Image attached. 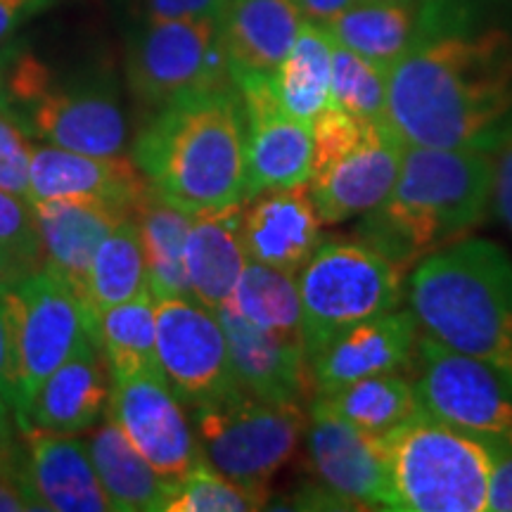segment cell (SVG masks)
<instances>
[{
	"mask_svg": "<svg viewBox=\"0 0 512 512\" xmlns=\"http://www.w3.org/2000/svg\"><path fill=\"white\" fill-rule=\"evenodd\" d=\"M5 302L17 380L15 415L19 420L38 384L93 337V320L72 287L46 268L27 273L17 285L5 290Z\"/></svg>",
	"mask_w": 512,
	"mask_h": 512,
	"instance_id": "10",
	"label": "cell"
},
{
	"mask_svg": "<svg viewBox=\"0 0 512 512\" xmlns=\"http://www.w3.org/2000/svg\"><path fill=\"white\" fill-rule=\"evenodd\" d=\"M27 453L22 472L43 512H107L110 498L102 489L88 456L86 441L76 434L24 430Z\"/></svg>",
	"mask_w": 512,
	"mask_h": 512,
	"instance_id": "23",
	"label": "cell"
},
{
	"mask_svg": "<svg viewBox=\"0 0 512 512\" xmlns=\"http://www.w3.org/2000/svg\"><path fill=\"white\" fill-rule=\"evenodd\" d=\"M86 446L112 510L164 512L171 482L157 475L155 467L140 456L117 422L105 415L102 425L88 437Z\"/></svg>",
	"mask_w": 512,
	"mask_h": 512,
	"instance_id": "27",
	"label": "cell"
},
{
	"mask_svg": "<svg viewBox=\"0 0 512 512\" xmlns=\"http://www.w3.org/2000/svg\"><path fill=\"white\" fill-rule=\"evenodd\" d=\"M226 0H140L145 19H219Z\"/></svg>",
	"mask_w": 512,
	"mask_h": 512,
	"instance_id": "40",
	"label": "cell"
},
{
	"mask_svg": "<svg viewBox=\"0 0 512 512\" xmlns=\"http://www.w3.org/2000/svg\"><path fill=\"white\" fill-rule=\"evenodd\" d=\"M143 292H150L143 245L136 221L126 219L100 242L98 252L93 254L81 302L93 320L100 311Z\"/></svg>",
	"mask_w": 512,
	"mask_h": 512,
	"instance_id": "32",
	"label": "cell"
},
{
	"mask_svg": "<svg viewBox=\"0 0 512 512\" xmlns=\"http://www.w3.org/2000/svg\"><path fill=\"white\" fill-rule=\"evenodd\" d=\"M242 240V202L192 214L185 240V275L190 297L219 311L247 266Z\"/></svg>",
	"mask_w": 512,
	"mask_h": 512,
	"instance_id": "25",
	"label": "cell"
},
{
	"mask_svg": "<svg viewBox=\"0 0 512 512\" xmlns=\"http://www.w3.org/2000/svg\"><path fill=\"white\" fill-rule=\"evenodd\" d=\"M427 27L430 3L425 0H356L325 29L339 46L366 57L387 74Z\"/></svg>",
	"mask_w": 512,
	"mask_h": 512,
	"instance_id": "26",
	"label": "cell"
},
{
	"mask_svg": "<svg viewBox=\"0 0 512 512\" xmlns=\"http://www.w3.org/2000/svg\"><path fill=\"white\" fill-rule=\"evenodd\" d=\"M245 117V200L266 190L309 183L313 171L311 121L280 105L273 74L235 79Z\"/></svg>",
	"mask_w": 512,
	"mask_h": 512,
	"instance_id": "13",
	"label": "cell"
},
{
	"mask_svg": "<svg viewBox=\"0 0 512 512\" xmlns=\"http://www.w3.org/2000/svg\"><path fill=\"white\" fill-rule=\"evenodd\" d=\"M394 512H484L494 451L427 413L380 437Z\"/></svg>",
	"mask_w": 512,
	"mask_h": 512,
	"instance_id": "5",
	"label": "cell"
},
{
	"mask_svg": "<svg viewBox=\"0 0 512 512\" xmlns=\"http://www.w3.org/2000/svg\"><path fill=\"white\" fill-rule=\"evenodd\" d=\"M247 259L297 275L323 242L309 183L266 190L242 202Z\"/></svg>",
	"mask_w": 512,
	"mask_h": 512,
	"instance_id": "20",
	"label": "cell"
},
{
	"mask_svg": "<svg viewBox=\"0 0 512 512\" xmlns=\"http://www.w3.org/2000/svg\"><path fill=\"white\" fill-rule=\"evenodd\" d=\"M422 411L491 451H512V384L422 332L411 370Z\"/></svg>",
	"mask_w": 512,
	"mask_h": 512,
	"instance_id": "9",
	"label": "cell"
},
{
	"mask_svg": "<svg viewBox=\"0 0 512 512\" xmlns=\"http://www.w3.org/2000/svg\"><path fill=\"white\" fill-rule=\"evenodd\" d=\"M351 3L356 0H297L299 12L306 22L320 24V27H328L339 12H344Z\"/></svg>",
	"mask_w": 512,
	"mask_h": 512,
	"instance_id": "44",
	"label": "cell"
},
{
	"mask_svg": "<svg viewBox=\"0 0 512 512\" xmlns=\"http://www.w3.org/2000/svg\"><path fill=\"white\" fill-rule=\"evenodd\" d=\"M133 221L143 245L147 287L152 297H190L188 275H185V240H188L192 214L150 190L138 204Z\"/></svg>",
	"mask_w": 512,
	"mask_h": 512,
	"instance_id": "30",
	"label": "cell"
},
{
	"mask_svg": "<svg viewBox=\"0 0 512 512\" xmlns=\"http://www.w3.org/2000/svg\"><path fill=\"white\" fill-rule=\"evenodd\" d=\"M126 76L133 98L152 114L235 86L216 19H143L128 41Z\"/></svg>",
	"mask_w": 512,
	"mask_h": 512,
	"instance_id": "8",
	"label": "cell"
},
{
	"mask_svg": "<svg viewBox=\"0 0 512 512\" xmlns=\"http://www.w3.org/2000/svg\"><path fill=\"white\" fill-rule=\"evenodd\" d=\"M486 510L512 512V451H494Z\"/></svg>",
	"mask_w": 512,
	"mask_h": 512,
	"instance_id": "42",
	"label": "cell"
},
{
	"mask_svg": "<svg viewBox=\"0 0 512 512\" xmlns=\"http://www.w3.org/2000/svg\"><path fill=\"white\" fill-rule=\"evenodd\" d=\"M361 119H387V74L366 57L335 43L332 53V102Z\"/></svg>",
	"mask_w": 512,
	"mask_h": 512,
	"instance_id": "35",
	"label": "cell"
},
{
	"mask_svg": "<svg viewBox=\"0 0 512 512\" xmlns=\"http://www.w3.org/2000/svg\"><path fill=\"white\" fill-rule=\"evenodd\" d=\"M24 275H27V271H24L15 259H10V256L0 249V292L10 290L12 285H17L19 280L24 278Z\"/></svg>",
	"mask_w": 512,
	"mask_h": 512,
	"instance_id": "45",
	"label": "cell"
},
{
	"mask_svg": "<svg viewBox=\"0 0 512 512\" xmlns=\"http://www.w3.org/2000/svg\"><path fill=\"white\" fill-rule=\"evenodd\" d=\"M491 195V150L406 145L392 192L358 216L354 235L408 278L422 259L470 238L489 214Z\"/></svg>",
	"mask_w": 512,
	"mask_h": 512,
	"instance_id": "2",
	"label": "cell"
},
{
	"mask_svg": "<svg viewBox=\"0 0 512 512\" xmlns=\"http://www.w3.org/2000/svg\"><path fill=\"white\" fill-rule=\"evenodd\" d=\"M152 190L188 214L245 202V117L238 88L178 100L152 114L133 143Z\"/></svg>",
	"mask_w": 512,
	"mask_h": 512,
	"instance_id": "3",
	"label": "cell"
},
{
	"mask_svg": "<svg viewBox=\"0 0 512 512\" xmlns=\"http://www.w3.org/2000/svg\"><path fill=\"white\" fill-rule=\"evenodd\" d=\"M216 316L226 332L230 366L242 392L264 401L309 406L313 387L309 354L302 339L254 328L228 306H221Z\"/></svg>",
	"mask_w": 512,
	"mask_h": 512,
	"instance_id": "19",
	"label": "cell"
},
{
	"mask_svg": "<svg viewBox=\"0 0 512 512\" xmlns=\"http://www.w3.org/2000/svg\"><path fill=\"white\" fill-rule=\"evenodd\" d=\"M159 368L183 406L238 392L219 316L192 297L155 299Z\"/></svg>",
	"mask_w": 512,
	"mask_h": 512,
	"instance_id": "11",
	"label": "cell"
},
{
	"mask_svg": "<svg viewBox=\"0 0 512 512\" xmlns=\"http://www.w3.org/2000/svg\"><path fill=\"white\" fill-rule=\"evenodd\" d=\"M311 401L320 403L332 415L375 439L387 437L425 413L415 394L411 373L373 375L330 394L313 396Z\"/></svg>",
	"mask_w": 512,
	"mask_h": 512,
	"instance_id": "28",
	"label": "cell"
},
{
	"mask_svg": "<svg viewBox=\"0 0 512 512\" xmlns=\"http://www.w3.org/2000/svg\"><path fill=\"white\" fill-rule=\"evenodd\" d=\"M271 501V489H254L221 475L207 458L171 482L164 512H254Z\"/></svg>",
	"mask_w": 512,
	"mask_h": 512,
	"instance_id": "34",
	"label": "cell"
},
{
	"mask_svg": "<svg viewBox=\"0 0 512 512\" xmlns=\"http://www.w3.org/2000/svg\"><path fill=\"white\" fill-rule=\"evenodd\" d=\"M41 510L22 472V456L0 460V512Z\"/></svg>",
	"mask_w": 512,
	"mask_h": 512,
	"instance_id": "39",
	"label": "cell"
},
{
	"mask_svg": "<svg viewBox=\"0 0 512 512\" xmlns=\"http://www.w3.org/2000/svg\"><path fill=\"white\" fill-rule=\"evenodd\" d=\"M34 143L10 112L0 110V190L29 202Z\"/></svg>",
	"mask_w": 512,
	"mask_h": 512,
	"instance_id": "37",
	"label": "cell"
},
{
	"mask_svg": "<svg viewBox=\"0 0 512 512\" xmlns=\"http://www.w3.org/2000/svg\"><path fill=\"white\" fill-rule=\"evenodd\" d=\"M223 306L238 313L254 328L304 342L297 275L247 261L245 271Z\"/></svg>",
	"mask_w": 512,
	"mask_h": 512,
	"instance_id": "33",
	"label": "cell"
},
{
	"mask_svg": "<svg viewBox=\"0 0 512 512\" xmlns=\"http://www.w3.org/2000/svg\"><path fill=\"white\" fill-rule=\"evenodd\" d=\"M152 185L131 157H95L55 145H34L29 204L46 200H95L136 214Z\"/></svg>",
	"mask_w": 512,
	"mask_h": 512,
	"instance_id": "18",
	"label": "cell"
},
{
	"mask_svg": "<svg viewBox=\"0 0 512 512\" xmlns=\"http://www.w3.org/2000/svg\"><path fill=\"white\" fill-rule=\"evenodd\" d=\"M406 299L425 335L512 384V259L501 245L470 235L430 254L408 273Z\"/></svg>",
	"mask_w": 512,
	"mask_h": 512,
	"instance_id": "4",
	"label": "cell"
},
{
	"mask_svg": "<svg viewBox=\"0 0 512 512\" xmlns=\"http://www.w3.org/2000/svg\"><path fill=\"white\" fill-rule=\"evenodd\" d=\"M31 211L41 245V268L72 287L79 299L100 242L121 221L133 219L124 209L95 200L31 202Z\"/></svg>",
	"mask_w": 512,
	"mask_h": 512,
	"instance_id": "22",
	"label": "cell"
},
{
	"mask_svg": "<svg viewBox=\"0 0 512 512\" xmlns=\"http://www.w3.org/2000/svg\"><path fill=\"white\" fill-rule=\"evenodd\" d=\"M105 415L117 422L126 439L166 482H176L204 460L183 403L164 375L110 380Z\"/></svg>",
	"mask_w": 512,
	"mask_h": 512,
	"instance_id": "15",
	"label": "cell"
},
{
	"mask_svg": "<svg viewBox=\"0 0 512 512\" xmlns=\"http://www.w3.org/2000/svg\"><path fill=\"white\" fill-rule=\"evenodd\" d=\"M0 249L27 273L41 268V245L31 204L5 190H0Z\"/></svg>",
	"mask_w": 512,
	"mask_h": 512,
	"instance_id": "36",
	"label": "cell"
},
{
	"mask_svg": "<svg viewBox=\"0 0 512 512\" xmlns=\"http://www.w3.org/2000/svg\"><path fill=\"white\" fill-rule=\"evenodd\" d=\"M93 337L110 370V380L164 375L157 358V316L152 292L100 311L93 318Z\"/></svg>",
	"mask_w": 512,
	"mask_h": 512,
	"instance_id": "29",
	"label": "cell"
},
{
	"mask_svg": "<svg viewBox=\"0 0 512 512\" xmlns=\"http://www.w3.org/2000/svg\"><path fill=\"white\" fill-rule=\"evenodd\" d=\"M302 332L309 358L339 332L401 309L406 275L358 240L320 242L297 273Z\"/></svg>",
	"mask_w": 512,
	"mask_h": 512,
	"instance_id": "6",
	"label": "cell"
},
{
	"mask_svg": "<svg viewBox=\"0 0 512 512\" xmlns=\"http://www.w3.org/2000/svg\"><path fill=\"white\" fill-rule=\"evenodd\" d=\"M0 399L15 411L17 406V380H15V358H12V335L5 292H0Z\"/></svg>",
	"mask_w": 512,
	"mask_h": 512,
	"instance_id": "41",
	"label": "cell"
},
{
	"mask_svg": "<svg viewBox=\"0 0 512 512\" xmlns=\"http://www.w3.org/2000/svg\"><path fill=\"white\" fill-rule=\"evenodd\" d=\"M309 406L275 403L238 392L190 408L202 456L221 475L268 489L304 439Z\"/></svg>",
	"mask_w": 512,
	"mask_h": 512,
	"instance_id": "7",
	"label": "cell"
},
{
	"mask_svg": "<svg viewBox=\"0 0 512 512\" xmlns=\"http://www.w3.org/2000/svg\"><path fill=\"white\" fill-rule=\"evenodd\" d=\"M48 0H0V43Z\"/></svg>",
	"mask_w": 512,
	"mask_h": 512,
	"instance_id": "43",
	"label": "cell"
},
{
	"mask_svg": "<svg viewBox=\"0 0 512 512\" xmlns=\"http://www.w3.org/2000/svg\"><path fill=\"white\" fill-rule=\"evenodd\" d=\"M422 335L411 309H394L339 332L309 358L313 396L373 375L411 373Z\"/></svg>",
	"mask_w": 512,
	"mask_h": 512,
	"instance_id": "17",
	"label": "cell"
},
{
	"mask_svg": "<svg viewBox=\"0 0 512 512\" xmlns=\"http://www.w3.org/2000/svg\"><path fill=\"white\" fill-rule=\"evenodd\" d=\"M31 138L95 157H119L128 145V121L117 93L102 81L57 83L55 76L17 114Z\"/></svg>",
	"mask_w": 512,
	"mask_h": 512,
	"instance_id": "14",
	"label": "cell"
},
{
	"mask_svg": "<svg viewBox=\"0 0 512 512\" xmlns=\"http://www.w3.org/2000/svg\"><path fill=\"white\" fill-rule=\"evenodd\" d=\"M406 143L387 119L368 121L366 131L342 157L313 171L309 190L323 226L358 219L389 195L399 176Z\"/></svg>",
	"mask_w": 512,
	"mask_h": 512,
	"instance_id": "16",
	"label": "cell"
},
{
	"mask_svg": "<svg viewBox=\"0 0 512 512\" xmlns=\"http://www.w3.org/2000/svg\"><path fill=\"white\" fill-rule=\"evenodd\" d=\"M219 36L233 83L247 74H275L304 17L297 0H226Z\"/></svg>",
	"mask_w": 512,
	"mask_h": 512,
	"instance_id": "24",
	"label": "cell"
},
{
	"mask_svg": "<svg viewBox=\"0 0 512 512\" xmlns=\"http://www.w3.org/2000/svg\"><path fill=\"white\" fill-rule=\"evenodd\" d=\"M335 38L320 24L302 22L297 38L273 74L280 105L292 117L313 121L332 102Z\"/></svg>",
	"mask_w": 512,
	"mask_h": 512,
	"instance_id": "31",
	"label": "cell"
},
{
	"mask_svg": "<svg viewBox=\"0 0 512 512\" xmlns=\"http://www.w3.org/2000/svg\"><path fill=\"white\" fill-rule=\"evenodd\" d=\"M311 484L342 510H392L394 489L380 439L358 432L320 403H309L304 430Z\"/></svg>",
	"mask_w": 512,
	"mask_h": 512,
	"instance_id": "12",
	"label": "cell"
},
{
	"mask_svg": "<svg viewBox=\"0 0 512 512\" xmlns=\"http://www.w3.org/2000/svg\"><path fill=\"white\" fill-rule=\"evenodd\" d=\"M494 157V195L491 207L496 209L498 219L512 233V126L503 133L498 145L491 150Z\"/></svg>",
	"mask_w": 512,
	"mask_h": 512,
	"instance_id": "38",
	"label": "cell"
},
{
	"mask_svg": "<svg viewBox=\"0 0 512 512\" xmlns=\"http://www.w3.org/2000/svg\"><path fill=\"white\" fill-rule=\"evenodd\" d=\"M107 401V366L91 337L38 384L27 411L17 422L22 432L34 427L53 434H81L105 418Z\"/></svg>",
	"mask_w": 512,
	"mask_h": 512,
	"instance_id": "21",
	"label": "cell"
},
{
	"mask_svg": "<svg viewBox=\"0 0 512 512\" xmlns=\"http://www.w3.org/2000/svg\"><path fill=\"white\" fill-rule=\"evenodd\" d=\"M387 121L406 145L494 150L512 126V38L430 3V29L387 72Z\"/></svg>",
	"mask_w": 512,
	"mask_h": 512,
	"instance_id": "1",
	"label": "cell"
},
{
	"mask_svg": "<svg viewBox=\"0 0 512 512\" xmlns=\"http://www.w3.org/2000/svg\"><path fill=\"white\" fill-rule=\"evenodd\" d=\"M15 456V448H12L10 437V425H8V403L0 399V460Z\"/></svg>",
	"mask_w": 512,
	"mask_h": 512,
	"instance_id": "46",
	"label": "cell"
}]
</instances>
